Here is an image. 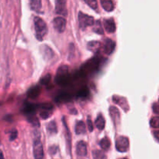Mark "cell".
<instances>
[{
  "mask_svg": "<svg viewBox=\"0 0 159 159\" xmlns=\"http://www.w3.org/2000/svg\"><path fill=\"white\" fill-rule=\"evenodd\" d=\"M76 153L79 156L81 157H85L88 154V148H87V144L84 141H79L76 144Z\"/></svg>",
  "mask_w": 159,
  "mask_h": 159,
  "instance_id": "30bf717a",
  "label": "cell"
},
{
  "mask_svg": "<svg viewBox=\"0 0 159 159\" xmlns=\"http://www.w3.org/2000/svg\"><path fill=\"white\" fill-rule=\"evenodd\" d=\"M89 94V91L87 88H83L82 89L80 90L77 93V97L80 98H85Z\"/></svg>",
  "mask_w": 159,
  "mask_h": 159,
  "instance_id": "484cf974",
  "label": "cell"
},
{
  "mask_svg": "<svg viewBox=\"0 0 159 159\" xmlns=\"http://www.w3.org/2000/svg\"><path fill=\"white\" fill-rule=\"evenodd\" d=\"M101 44L99 42L97 41H94V42H90L88 44V48L90 51L93 52H97L99 49H100Z\"/></svg>",
  "mask_w": 159,
  "mask_h": 159,
  "instance_id": "44dd1931",
  "label": "cell"
},
{
  "mask_svg": "<svg viewBox=\"0 0 159 159\" xmlns=\"http://www.w3.org/2000/svg\"><path fill=\"white\" fill-rule=\"evenodd\" d=\"M109 113L111 117L112 118V120L116 124L119 123V120H120V115H119V111L116 107L111 106L109 108Z\"/></svg>",
  "mask_w": 159,
  "mask_h": 159,
  "instance_id": "4fadbf2b",
  "label": "cell"
},
{
  "mask_svg": "<svg viewBox=\"0 0 159 159\" xmlns=\"http://www.w3.org/2000/svg\"><path fill=\"white\" fill-rule=\"evenodd\" d=\"M66 26V21L63 17H56L53 20V27L59 33H62L65 30Z\"/></svg>",
  "mask_w": 159,
  "mask_h": 159,
  "instance_id": "8992f818",
  "label": "cell"
},
{
  "mask_svg": "<svg viewBox=\"0 0 159 159\" xmlns=\"http://www.w3.org/2000/svg\"><path fill=\"white\" fill-rule=\"evenodd\" d=\"M33 153L34 159H42L44 157V150L42 143L39 138L34 140L33 146Z\"/></svg>",
  "mask_w": 159,
  "mask_h": 159,
  "instance_id": "277c9868",
  "label": "cell"
},
{
  "mask_svg": "<svg viewBox=\"0 0 159 159\" xmlns=\"http://www.w3.org/2000/svg\"><path fill=\"white\" fill-rule=\"evenodd\" d=\"M120 159H127V158H120Z\"/></svg>",
  "mask_w": 159,
  "mask_h": 159,
  "instance_id": "74e56055",
  "label": "cell"
},
{
  "mask_svg": "<svg viewBox=\"0 0 159 159\" xmlns=\"http://www.w3.org/2000/svg\"><path fill=\"white\" fill-rule=\"evenodd\" d=\"M94 159H105V155L102 151H94L93 152Z\"/></svg>",
  "mask_w": 159,
  "mask_h": 159,
  "instance_id": "f1b7e54d",
  "label": "cell"
},
{
  "mask_svg": "<svg viewBox=\"0 0 159 159\" xmlns=\"http://www.w3.org/2000/svg\"><path fill=\"white\" fill-rule=\"evenodd\" d=\"M27 120L30 122V123H31L33 126H39V120L37 117L34 116H30L27 118Z\"/></svg>",
  "mask_w": 159,
  "mask_h": 159,
  "instance_id": "83f0119b",
  "label": "cell"
},
{
  "mask_svg": "<svg viewBox=\"0 0 159 159\" xmlns=\"http://www.w3.org/2000/svg\"><path fill=\"white\" fill-rule=\"evenodd\" d=\"M40 93H41V88L39 86H34L28 90L27 96L30 98H35L39 95Z\"/></svg>",
  "mask_w": 159,
  "mask_h": 159,
  "instance_id": "9a60e30c",
  "label": "cell"
},
{
  "mask_svg": "<svg viewBox=\"0 0 159 159\" xmlns=\"http://www.w3.org/2000/svg\"><path fill=\"white\" fill-rule=\"evenodd\" d=\"M75 132L76 134H84L86 132V124L83 121L77 122L75 126Z\"/></svg>",
  "mask_w": 159,
  "mask_h": 159,
  "instance_id": "d6986e66",
  "label": "cell"
},
{
  "mask_svg": "<svg viewBox=\"0 0 159 159\" xmlns=\"http://www.w3.org/2000/svg\"><path fill=\"white\" fill-rule=\"evenodd\" d=\"M47 130L51 134H56L57 133V125H56V122L52 121L48 123V125L47 126Z\"/></svg>",
  "mask_w": 159,
  "mask_h": 159,
  "instance_id": "cb8c5ba5",
  "label": "cell"
},
{
  "mask_svg": "<svg viewBox=\"0 0 159 159\" xmlns=\"http://www.w3.org/2000/svg\"><path fill=\"white\" fill-rule=\"evenodd\" d=\"M52 115V111L51 110H43L40 112V117L43 119H47Z\"/></svg>",
  "mask_w": 159,
  "mask_h": 159,
  "instance_id": "4316f807",
  "label": "cell"
},
{
  "mask_svg": "<svg viewBox=\"0 0 159 159\" xmlns=\"http://www.w3.org/2000/svg\"></svg>",
  "mask_w": 159,
  "mask_h": 159,
  "instance_id": "f35d334b",
  "label": "cell"
},
{
  "mask_svg": "<svg viewBox=\"0 0 159 159\" xmlns=\"http://www.w3.org/2000/svg\"><path fill=\"white\" fill-rule=\"evenodd\" d=\"M100 146L103 150L108 151L111 146V142H110L109 139L108 137H104L103 139H102L100 141Z\"/></svg>",
  "mask_w": 159,
  "mask_h": 159,
  "instance_id": "603a6c76",
  "label": "cell"
},
{
  "mask_svg": "<svg viewBox=\"0 0 159 159\" xmlns=\"http://www.w3.org/2000/svg\"><path fill=\"white\" fill-rule=\"evenodd\" d=\"M95 126L99 130H102V129L105 128V120L104 119V117L102 116V115L99 114L98 116V118L95 120Z\"/></svg>",
  "mask_w": 159,
  "mask_h": 159,
  "instance_id": "ffe728a7",
  "label": "cell"
},
{
  "mask_svg": "<svg viewBox=\"0 0 159 159\" xmlns=\"http://www.w3.org/2000/svg\"><path fill=\"white\" fill-rule=\"evenodd\" d=\"M93 30H94V32H96L97 34H102L104 33L103 29H102V27H101V24L99 22L96 23L95 27H94Z\"/></svg>",
  "mask_w": 159,
  "mask_h": 159,
  "instance_id": "4dcf8cb0",
  "label": "cell"
},
{
  "mask_svg": "<svg viewBox=\"0 0 159 159\" xmlns=\"http://www.w3.org/2000/svg\"><path fill=\"white\" fill-rule=\"evenodd\" d=\"M150 125L154 129H159V116H154L150 120Z\"/></svg>",
  "mask_w": 159,
  "mask_h": 159,
  "instance_id": "d4e9b609",
  "label": "cell"
},
{
  "mask_svg": "<svg viewBox=\"0 0 159 159\" xmlns=\"http://www.w3.org/2000/svg\"><path fill=\"white\" fill-rule=\"evenodd\" d=\"M102 8L107 12H111L114 10V4L112 0H100Z\"/></svg>",
  "mask_w": 159,
  "mask_h": 159,
  "instance_id": "5bb4252c",
  "label": "cell"
},
{
  "mask_svg": "<svg viewBox=\"0 0 159 159\" xmlns=\"http://www.w3.org/2000/svg\"><path fill=\"white\" fill-rule=\"evenodd\" d=\"M70 75L69 73V68L67 66H62L57 70L56 76V81L58 84L63 86L68 84L71 80Z\"/></svg>",
  "mask_w": 159,
  "mask_h": 159,
  "instance_id": "6da1fadb",
  "label": "cell"
},
{
  "mask_svg": "<svg viewBox=\"0 0 159 159\" xmlns=\"http://www.w3.org/2000/svg\"><path fill=\"white\" fill-rule=\"evenodd\" d=\"M129 146V142L127 137H119L116 140V150L119 152H126L128 151Z\"/></svg>",
  "mask_w": 159,
  "mask_h": 159,
  "instance_id": "5b68a950",
  "label": "cell"
},
{
  "mask_svg": "<svg viewBox=\"0 0 159 159\" xmlns=\"http://www.w3.org/2000/svg\"><path fill=\"white\" fill-rule=\"evenodd\" d=\"M113 102L117 105H120L122 108L126 110V111L129 109V105H128L127 101L125 98L120 97V96H113Z\"/></svg>",
  "mask_w": 159,
  "mask_h": 159,
  "instance_id": "8fae6325",
  "label": "cell"
},
{
  "mask_svg": "<svg viewBox=\"0 0 159 159\" xmlns=\"http://www.w3.org/2000/svg\"><path fill=\"white\" fill-rule=\"evenodd\" d=\"M104 27L108 33H113L116 30V24L113 19H107L104 21Z\"/></svg>",
  "mask_w": 159,
  "mask_h": 159,
  "instance_id": "7c38bea8",
  "label": "cell"
},
{
  "mask_svg": "<svg viewBox=\"0 0 159 159\" xmlns=\"http://www.w3.org/2000/svg\"><path fill=\"white\" fill-rule=\"evenodd\" d=\"M99 61L100 60L98 59H94L90 61V62H88L87 64H85L84 66L82 68V73L86 74L88 72H93L94 70H95L98 67Z\"/></svg>",
  "mask_w": 159,
  "mask_h": 159,
  "instance_id": "52a82bcc",
  "label": "cell"
},
{
  "mask_svg": "<svg viewBox=\"0 0 159 159\" xmlns=\"http://www.w3.org/2000/svg\"><path fill=\"white\" fill-rule=\"evenodd\" d=\"M17 135H18L17 130H16V129H13V130L11 132V134H10V140H14L17 137Z\"/></svg>",
  "mask_w": 159,
  "mask_h": 159,
  "instance_id": "d6a6232c",
  "label": "cell"
},
{
  "mask_svg": "<svg viewBox=\"0 0 159 159\" xmlns=\"http://www.w3.org/2000/svg\"><path fill=\"white\" fill-rule=\"evenodd\" d=\"M87 123H88V129H89L90 132H92L93 129H94V126H93V123H92V122H91V119H88V121H87Z\"/></svg>",
  "mask_w": 159,
  "mask_h": 159,
  "instance_id": "836d02e7",
  "label": "cell"
},
{
  "mask_svg": "<svg viewBox=\"0 0 159 159\" xmlns=\"http://www.w3.org/2000/svg\"><path fill=\"white\" fill-rule=\"evenodd\" d=\"M41 50H42V52L43 54L45 59L49 60V59H52V57L53 56V52L49 47L46 46V45H43V46H42V49Z\"/></svg>",
  "mask_w": 159,
  "mask_h": 159,
  "instance_id": "ac0fdd59",
  "label": "cell"
},
{
  "mask_svg": "<svg viewBox=\"0 0 159 159\" xmlns=\"http://www.w3.org/2000/svg\"><path fill=\"white\" fill-rule=\"evenodd\" d=\"M39 108V105H34V104H27L25 105L24 108V112L27 113V114H30V113L34 112L37 108Z\"/></svg>",
  "mask_w": 159,
  "mask_h": 159,
  "instance_id": "7402d4cb",
  "label": "cell"
},
{
  "mask_svg": "<svg viewBox=\"0 0 159 159\" xmlns=\"http://www.w3.org/2000/svg\"><path fill=\"white\" fill-rule=\"evenodd\" d=\"M0 159H5L4 158V155H3V153L2 151L0 150Z\"/></svg>",
  "mask_w": 159,
  "mask_h": 159,
  "instance_id": "8d00e7d4",
  "label": "cell"
},
{
  "mask_svg": "<svg viewBox=\"0 0 159 159\" xmlns=\"http://www.w3.org/2000/svg\"><path fill=\"white\" fill-rule=\"evenodd\" d=\"M56 13L60 14L61 16H67L66 2V0H56Z\"/></svg>",
  "mask_w": 159,
  "mask_h": 159,
  "instance_id": "ba28073f",
  "label": "cell"
},
{
  "mask_svg": "<svg viewBox=\"0 0 159 159\" xmlns=\"http://www.w3.org/2000/svg\"><path fill=\"white\" fill-rule=\"evenodd\" d=\"M34 22L35 34L38 40H42L47 33V26L45 21L40 17H35L34 20Z\"/></svg>",
  "mask_w": 159,
  "mask_h": 159,
  "instance_id": "7a4b0ae2",
  "label": "cell"
},
{
  "mask_svg": "<svg viewBox=\"0 0 159 159\" xmlns=\"http://www.w3.org/2000/svg\"><path fill=\"white\" fill-rule=\"evenodd\" d=\"M84 2L93 10H97L98 1L97 0H84Z\"/></svg>",
  "mask_w": 159,
  "mask_h": 159,
  "instance_id": "f546056e",
  "label": "cell"
},
{
  "mask_svg": "<svg viewBox=\"0 0 159 159\" xmlns=\"http://www.w3.org/2000/svg\"><path fill=\"white\" fill-rule=\"evenodd\" d=\"M78 20H79L80 27L83 29L94 24V17L89 16V15L85 14V13H82V12H80L79 14H78Z\"/></svg>",
  "mask_w": 159,
  "mask_h": 159,
  "instance_id": "3957f363",
  "label": "cell"
},
{
  "mask_svg": "<svg viewBox=\"0 0 159 159\" xmlns=\"http://www.w3.org/2000/svg\"><path fill=\"white\" fill-rule=\"evenodd\" d=\"M56 102L59 103H63V102H68L71 100V95L69 93H61L56 97Z\"/></svg>",
  "mask_w": 159,
  "mask_h": 159,
  "instance_id": "e0dca14e",
  "label": "cell"
},
{
  "mask_svg": "<svg viewBox=\"0 0 159 159\" xmlns=\"http://www.w3.org/2000/svg\"><path fill=\"white\" fill-rule=\"evenodd\" d=\"M30 7L34 11L40 12L42 10V0H30Z\"/></svg>",
  "mask_w": 159,
  "mask_h": 159,
  "instance_id": "2e32d148",
  "label": "cell"
},
{
  "mask_svg": "<svg viewBox=\"0 0 159 159\" xmlns=\"http://www.w3.org/2000/svg\"><path fill=\"white\" fill-rule=\"evenodd\" d=\"M50 79H51V75L47 74L46 76H45L44 77L42 78V80H41V83H42V84H47L50 81Z\"/></svg>",
  "mask_w": 159,
  "mask_h": 159,
  "instance_id": "1f68e13d",
  "label": "cell"
},
{
  "mask_svg": "<svg viewBox=\"0 0 159 159\" xmlns=\"http://www.w3.org/2000/svg\"><path fill=\"white\" fill-rule=\"evenodd\" d=\"M154 136L156 140L159 142V130H155L154 132Z\"/></svg>",
  "mask_w": 159,
  "mask_h": 159,
  "instance_id": "d590c367",
  "label": "cell"
},
{
  "mask_svg": "<svg viewBox=\"0 0 159 159\" xmlns=\"http://www.w3.org/2000/svg\"><path fill=\"white\" fill-rule=\"evenodd\" d=\"M115 48H116V43L113 42L112 40L111 39H107L105 40L103 44V52L106 55H110L113 52V51L115 50Z\"/></svg>",
  "mask_w": 159,
  "mask_h": 159,
  "instance_id": "9c48e42d",
  "label": "cell"
},
{
  "mask_svg": "<svg viewBox=\"0 0 159 159\" xmlns=\"http://www.w3.org/2000/svg\"><path fill=\"white\" fill-rule=\"evenodd\" d=\"M153 111L154 113L159 115V102L158 103H154L153 105Z\"/></svg>",
  "mask_w": 159,
  "mask_h": 159,
  "instance_id": "e575fe53",
  "label": "cell"
}]
</instances>
